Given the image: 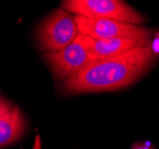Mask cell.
Returning a JSON list of instances; mask_svg holds the SVG:
<instances>
[{"mask_svg":"<svg viewBox=\"0 0 159 149\" xmlns=\"http://www.w3.org/2000/svg\"><path fill=\"white\" fill-rule=\"evenodd\" d=\"M133 149H151V148H148V147H145V146H138V144H135L134 147H133Z\"/></svg>","mask_w":159,"mask_h":149,"instance_id":"cell-9","label":"cell"},{"mask_svg":"<svg viewBox=\"0 0 159 149\" xmlns=\"http://www.w3.org/2000/svg\"><path fill=\"white\" fill-rule=\"evenodd\" d=\"M150 41L146 38H108V39H91L90 54L92 61L104 60L119 56L134 47Z\"/></svg>","mask_w":159,"mask_h":149,"instance_id":"cell-6","label":"cell"},{"mask_svg":"<svg viewBox=\"0 0 159 149\" xmlns=\"http://www.w3.org/2000/svg\"><path fill=\"white\" fill-rule=\"evenodd\" d=\"M25 131V119L20 110L11 105L0 116V148L18 141Z\"/></svg>","mask_w":159,"mask_h":149,"instance_id":"cell-7","label":"cell"},{"mask_svg":"<svg viewBox=\"0 0 159 149\" xmlns=\"http://www.w3.org/2000/svg\"><path fill=\"white\" fill-rule=\"evenodd\" d=\"M153 59V49L147 41L119 56L91 61L80 73L64 81L62 90L79 94L125 88L150 68Z\"/></svg>","mask_w":159,"mask_h":149,"instance_id":"cell-1","label":"cell"},{"mask_svg":"<svg viewBox=\"0 0 159 149\" xmlns=\"http://www.w3.org/2000/svg\"><path fill=\"white\" fill-rule=\"evenodd\" d=\"M79 33L74 16L59 8L41 23L37 29V39L44 53L60 51L71 44Z\"/></svg>","mask_w":159,"mask_h":149,"instance_id":"cell-4","label":"cell"},{"mask_svg":"<svg viewBox=\"0 0 159 149\" xmlns=\"http://www.w3.org/2000/svg\"><path fill=\"white\" fill-rule=\"evenodd\" d=\"M62 10L84 18L112 19L122 23L141 25L146 18L120 0H66L61 2Z\"/></svg>","mask_w":159,"mask_h":149,"instance_id":"cell-2","label":"cell"},{"mask_svg":"<svg viewBox=\"0 0 159 149\" xmlns=\"http://www.w3.org/2000/svg\"><path fill=\"white\" fill-rule=\"evenodd\" d=\"M10 107H11V104H10L5 98L0 97V116L7 110V109H10Z\"/></svg>","mask_w":159,"mask_h":149,"instance_id":"cell-8","label":"cell"},{"mask_svg":"<svg viewBox=\"0 0 159 149\" xmlns=\"http://www.w3.org/2000/svg\"><path fill=\"white\" fill-rule=\"evenodd\" d=\"M91 37L79 33L78 37L60 51H47L44 57L54 78L66 81L83 71L91 62Z\"/></svg>","mask_w":159,"mask_h":149,"instance_id":"cell-3","label":"cell"},{"mask_svg":"<svg viewBox=\"0 0 159 149\" xmlns=\"http://www.w3.org/2000/svg\"><path fill=\"white\" fill-rule=\"evenodd\" d=\"M79 32L92 39L108 38H146L150 37L151 31L141 25L127 24L101 18H84L74 16Z\"/></svg>","mask_w":159,"mask_h":149,"instance_id":"cell-5","label":"cell"}]
</instances>
